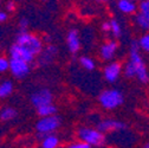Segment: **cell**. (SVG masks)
Returning <instances> with one entry per match:
<instances>
[{"label": "cell", "mask_w": 149, "mask_h": 148, "mask_svg": "<svg viewBox=\"0 0 149 148\" xmlns=\"http://www.w3.org/2000/svg\"><path fill=\"white\" fill-rule=\"evenodd\" d=\"M141 49L139 45V40H133L130 45V56H129V63L132 64L136 71V78L142 82L143 84L149 82V75L146 66V63L141 56Z\"/></svg>", "instance_id": "cell-1"}, {"label": "cell", "mask_w": 149, "mask_h": 148, "mask_svg": "<svg viewBox=\"0 0 149 148\" xmlns=\"http://www.w3.org/2000/svg\"><path fill=\"white\" fill-rule=\"evenodd\" d=\"M15 44L20 45L27 51H30L34 57L39 56L43 52V39L30 32H24V33L19 32V34L17 36Z\"/></svg>", "instance_id": "cell-2"}, {"label": "cell", "mask_w": 149, "mask_h": 148, "mask_svg": "<svg viewBox=\"0 0 149 148\" xmlns=\"http://www.w3.org/2000/svg\"><path fill=\"white\" fill-rule=\"evenodd\" d=\"M77 136L79 141L89 145L90 147L95 146L100 147L105 143V136L102 132H100L97 128H91V127H82L78 129Z\"/></svg>", "instance_id": "cell-3"}, {"label": "cell", "mask_w": 149, "mask_h": 148, "mask_svg": "<svg viewBox=\"0 0 149 148\" xmlns=\"http://www.w3.org/2000/svg\"><path fill=\"white\" fill-rule=\"evenodd\" d=\"M98 101H100V104L104 109L111 110V109H116L120 105H122L124 102V97L118 89H107L101 92Z\"/></svg>", "instance_id": "cell-4"}, {"label": "cell", "mask_w": 149, "mask_h": 148, "mask_svg": "<svg viewBox=\"0 0 149 148\" xmlns=\"http://www.w3.org/2000/svg\"><path fill=\"white\" fill-rule=\"evenodd\" d=\"M59 126H61V119L58 116L53 115L49 117H40V120L36 124V129L39 134L50 135L56 129H58Z\"/></svg>", "instance_id": "cell-5"}, {"label": "cell", "mask_w": 149, "mask_h": 148, "mask_svg": "<svg viewBox=\"0 0 149 148\" xmlns=\"http://www.w3.org/2000/svg\"><path fill=\"white\" fill-rule=\"evenodd\" d=\"M30 70H31V66L29 63L20 61V59L10 58V71H11L13 77H15L18 80H22L29 75Z\"/></svg>", "instance_id": "cell-6"}, {"label": "cell", "mask_w": 149, "mask_h": 148, "mask_svg": "<svg viewBox=\"0 0 149 148\" xmlns=\"http://www.w3.org/2000/svg\"><path fill=\"white\" fill-rule=\"evenodd\" d=\"M100 132H102L103 134L107 132H120V131H124L127 129V124L120 120H115V119H105L102 120L101 122L97 123L96 127Z\"/></svg>", "instance_id": "cell-7"}, {"label": "cell", "mask_w": 149, "mask_h": 148, "mask_svg": "<svg viewBox=\"0 0 149 148\" xmlns=\"http://www.w3.org/2000/svg\"><path fill=\"white\" fill-rule=\"evenodd\" d=\"M31 102L33 104V107H36L37 109L43 107V105H47V104H52V94L49 89H39L34 91L31 95Z\"/></svg>", "instance_id": "cell-8"}, {"label": "cell", "mask_w": 149, "mask_h": 148, "mask_svg": "<svg viewBox=\"0 0 149 148\" xmlns=\"http://www.w3.org/2000/svg\"><path fill=\"white\" fill-rule=\"evenodd\" d=\"M121 73H122V64L120 62H111L103 70V76L105 81L109 83H115L120 78Z\"/></svg>", "instance_id": "cell-9"}, {"label": "cell", "mask_w": 149, "mask_h": 148, "mask_svg": "<svg viewBox=\"0 0 149 148\" xmlns=\"http://www.w3.org/2000/svg\"><path fill=\"white\" fill-rule=\"evenodd\" d=\"M10 56H11V58L20 59V61H24L29 64H31L36 58L30 51H27L26 49H24L23 46L18 45L15 43L10 47Z\"/></svg>", "instance_id": "cell-10"}, {"label": "cell", "mask_w": 149, "mask_h": 148, "mask_svg": "<svg viewBox=\"0 0 149 148\" xmlns=\"http://www.w3.org/2000/svg\"><path fill=\"white\" fill-rule=\"evenodd\" d=\"M118 50V43L116 40H108L100 49V56L103 61H111Z\"/></svg>", "instance_id": "cell-11"}, {"label": "cell", "mask_w": 149, "mask_h": 148, "mask_svg": "<svg viewBox=\"0 0 149 148\" xmlns=\"http://www.w3.org/2000/svg\"><path fill=\"white\" fill-rule=\"evenodd\" d=\"M66 44L68 49L71 53H76L81 49V39L77 30H70L66 36Z\"/></svg>", "instance_id": "cell-12"}, {"label": "cell", "mask_w": 149, "mask_h": 148, "mask_svg": "<svg viewBox=\"0 0 149 148\" xmlns=\"http://www.w3.org/2000/svg\"><path fill=\"white\" fill-rule=\"evenodd\" d=\"M57 52H58V49L54 45H47L43 50V52L38 56V63L40 65H47V64H50L54 59Z\"/></svg>", "instance_id": "cell-13"}, {"label": "cell", "mask_w": 149, "mask_h": 148, "mask_svg": "<svg viewBox=\"0 0 149 148\" xmlns=\"http://www.w3.org/2000/svg\"><path fill=\"white\" fill-rule=\"evenodd\" d=\"M117 8L124 14H134L139 10V5L130 0H120L117 3Z\"/></svg>", "instance_id": "cell-14"}, {"label": "cell", "mask_w": 149, "mask_h": 148, "mask_svg": "<svg viewBox=\"0 0 149 148\" xmlns=\"http://www.w3.org/2000/svg\"><path fill=\"white\" fill-rule=\"evenodd\" d=\"M134 20H135V24H136L141 30H143V31H149V17H148V15L137 12V13L135 14Z\"/></svg>", "instance_id": "cell-15"}, {"label": "cell", "mask_w": 149, "mask_h": 148, "mask_svg": "<svg viewBox=\"0 0 149 148\" xmlns=\"http://www.w3.org/2000/svg\"><path fill=\"white\" fill-rule=\"evenodd\" d=\"M37 113L40 117H49V116H53L57 113V108L53 104H47V105H43L40 108L37 109Z\"/></svg>", "instance_id": "cell-16"}, {"label": "cell", "mask_w": 149, "mask_h": 148, "mask_svg": "<svg viewBox=\"0 0 149 148\" xmlns=\"http://www.w3.org/2000/svg\"><path fill=\"white\" fill-rule=\"evenodd\" d=\"M59 146V139L56 135H46L42 140V148H57Z\"/></svg>", "instance_id": "cell-17"}, {"label": "cell", "mask_w": 149, "mask_h": 148, "mask_svg": "<svg viewBox=\"0 0 149 148\" xmlns=\"http://www.w3.org/2000/svg\"><path fill=\"white\" fill-rule=\"evenodd\" d=\"M13 92V83L11 81H3L0 83V98H6Z\"/></svg>", "instance_id": "cell-18"}, {"label": "cell", "mask_w": 149, "mask_h": 148, "mask_svg": "<svg viewBox=\"0 0 149 148\" xmlns=\"http://www.w3.org/2000/svg\"><path fill=\"white\" fill-rule=\"evenodd\" d=\"M17 117V110L11 107H6L0 110V120L1 121H11Z\"/></svg>", "instance_id": "cell-19"}, {"label": "cell", "mask_w": 149, "mask_h": 148, "mask_svg": "<svg viewBox=\"0 0 149 148\" xmlns=\"http://www.w3.org/2000/svg\"><path fill=\"white\" fill-rule=\"evenodd\" d=\"M110 25H111L110 33L113 34L114 38H118V37H121V34H122V27H121V24L118 23V20H116V19L110 20Z\"/></svg>", "instance_id": "cell-20"}, {"label": "cell", "mask_w": 149, "mask_h": 148, "mask_svg": "<svg viewBox=\"0 0 149 148\" xmlns=\"http://www.w3.org/2000/svg\"><path fill=\"white\" fill-rule=\"evenodd\" d=\"M79 63H81V65L85 69V70H88V71H91V70H94L95 69V62L92 61L90 57H81V59H79Z\"/></svg>", "instance_id": "cell-21"}, {"label": "cell", "mask_w": 149, "mask_h": 148, "mask_svg": "<svg viewBox=\"0 0 149 148\" xmlns=\"http://www.w3.org/2000/svg\"><path fill=\"white\" fill-rule=\"evenodd\" d=\"M139 45H140L141 50H143V51L149 53V32H147L143 36H141V38L139 39Z\"/></svg>", "instance_id": "cell-22"}, {"label": "cell", "mask_w": 149, "mask_h": 148, "mask_svg": "<svg viewBox=\"0 0 149 148\" xmlns=\"http://www.w3.org/2000/svg\"><path fill=\"white\" fill-rule=\"evenodd\" d=\"M139 12L149 17V0H143L139 3Z\"/></svg>", "instance_id": "cell-23"}, {"label": "cell", "mask_w": 149, "mask_h": 148, "mask_svg": "<svg viewBox=\"0 0 149 148\" xmlns=\"http://www.w3.org/2000/svg\"><path fill=\"white\" fill-rule=\"evenodd\" d=\"M10 70V59L6 57H0V73Z\"/></svg>", "instance_id": "cell-24"}, {"label": "cell", "mask_w": 149, "mask_h": 148, "mask_svg": "<svg viewBox=\"0 0 149 148\" xmlns=\"http://www.w3.org/2000/svg\"><path fill=\"white\" fill-rule=\"evenodd\" d=\"M29 24H30V22H29L27 18H22V19L19 20V24H18V25H19V31H20V33L27 32Z\"/></svg>", "instance_id": "cell-25"}, {"label": "cell", "mask_w": 149, "mask_h": 148, "mask_svg": "<svg viewBox=\"0 0 149 148\" xmlns=\"http://www.w3.org/2000/svg\"><path fill=\"white\" fill-rule=\"evenodd\" d=\"M66 148H91L89 145L82 142V141H77V142H73L71 145H69Z\"/></svg>", "instance_id": "cell-26"}, {"label": "cell", "mask_w": 149, "mask_h": 148, "mask_svg": "<svg viewBox=\"0 0 149 148\" xmlns=\"http://www.w3.org/2000/svg\"><path fill=\"white\" fill-rule=\"evenodd\" d=\"M6 10H7L8 12L14 11V10H15V4H14L13 1H7V3H6Z\"/></svg>", "instance_id": "cell-27"}, {"label": "cell", "mask_w": 149, "mask_h": 148, "mask_svg": "<svg viewBox=\"0 0 149 148\" xmlns=\"http://www.w3.org/2000/svg\"><path fill=\"white\" fill-rule=\"evenodd\" d=\"M102 30L104 32H110L111 31V25H110V22H105L102 24Z\"/></svg>", "instance_id": "cell-28"}, {"label": "cell", "mask_w": 149, "mask_h": 148, "mask_svg": "<svg viewBox=\"0 0 149 148\" xmlns=\"http://www.w3.org/2000/svg\"><path fill=\"white\" fill-rule=\"evenodd\" d=\"M6 20H7V13L1 11V12H0V23H4Z\"/></svg>", "instance_id": "cell-29"}, {"label": "cell", "mask_w": 149, "mask_h": 148, "mask_svg": "<svg viewBox=\"0 0 149 148\" xmlns=\"http://www.w3.org/2000/svg\"><path fill=\"white\" fill-rule=\"evenodd\" d=\"M50 40H51V37H50V36L46 34V36L43 37V43H44V42H45V43H50Z\"/></svg>", "instance_id": "cell-30"}, {"label": "cell", "mask_w": 149, "mask_h": 148, "mask_svg": "<svg viewBox=\"0 0 149 148\" xmlns=\"http://www.w3.org/2000/svg\"><path fill=\"white\" fill-rule=\"evenodd\" d=\"M144 148H149V142H148V143H147V145L144 146Z\"/></svg>", "instance_id": "cell-31"}, {"label": "cell", "mask_w": 149, "mask_h": 148, "mask_svg": "<svg viewBox=\"0 0 149 148\" xmlns=\"http://www.w3.org/2000/svg\"><path fill=\"white\" fill-rule=\"evenodd\" d=\"M0 12H1V11H0Z\"/></svg>", "instance_id": "cell-32"}]
</instances>
